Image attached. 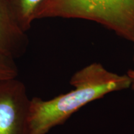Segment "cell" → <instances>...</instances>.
Returning a JSON list of instances; mask_svg holds the SVG:
<instances>
[{
    "instance_id": "obj_4",
    "label": "cell",
    "mask_w": 134,
    "mask_h": 134,
    "mask_svg": "<svg viewBox=\"0 0 134 134\" xmlns=\"http://www.w3.org/2000/svg\"><path fill=\"white\" fill-rule=\"evenodd\" d=\"M26 32L8 0H0V52L14 59L23 56L29 45Z\"/></svg>"
},
{
    "instance_id": "obj_2",
    "label": "cell",
    "mask_w": 134,
    "mask_h": 134,
    "mask_svg": "<svg viewBox=\"0 0 134 134\" xmlns=\"http://www.w3.org/2000/svg\"><path fill=\"white\" fill-rule=\"evenodd\" d=\"M48 18L96 22L134 42V0H44L36 18Z\"/></svg>"
},
{
    "instance_id": "obj_3",
    "label": "cell",
    "mask_w": 134,
    "mask_h": 134,
    "mask_svg": "<svg viewBox=\"0 0 134 134\" xmlns=\"http://www.w3.org/2000/svg\"><path fill=\"white\" fill-rule=\"evenodd\" d=\"M31 100L17 78L0 81V134H27Z\"/></svg>"
},
{
    "instance_id": "obj_7",
    "label": "cell",
    "mask_w": 134,
    "mask_h": 134,
    "mask_svg": "<svg viewBox=\"0 0 134 134\" xmlns=\"http://www.w3.org/2000/svg\"><path fill=\"white\" fill-rule=\"evenodd\" d=\"M127 75L130 77V78L131 79L132 83H131V88L132 90L134 91V70H129L127 71Z\"/></svg>"
},
{
    "instance_id": "obj_8",
    "label": "cell",
    "mask_w": 134,
    "mask_h": 134,
    "mask_svg": "<svg viewBox=\"0 0 134 134\" xmlns=\"http://www.w3.org/2000/svg\"><path fill=\"white\" fill-rule=\"evenodd\" d=\"M134 43V42H133ZM133 63H134V53H133Z\"/></svg>"
},
{
    "instance_id": "obj_5",
    "label": "cell",
    "mask_w": 134,
    "mask_h": 134,
    "mask_svg": "<svg viewBox=\"0 0 134 134\" xmlns=\"http://www.w3.org/2000/svg\"><path fill=\"white\" fill-rule=\"evenodd\" d=\"M21 27L27 32L44 0H8Z\"/></svg>"
},
{
    "instance_id": "obj_6",
    "label": "cell",
    "mask_w": 134,
    "mask_h": 134,
    "mask_svg": "<svg viewBox=\"0 0 134 134\" xmlns=\"http://www.w3.org/2000/svg\"><path fill=\"white\" fill-rule=\"evenodd\" d=\"M18 68L15 59L0 52V80L17 78Z\"/></svg>"
},
{
    "instance_id": "obj_1",
    "label": "cell",
    "mask_w": 134,
    "mask_h": 134,
    "mask_svg": "<svg viewBox=\"0 0 134 134\" xmlns=\"http://www.w3.org/2000/svg\"><path fill=\"white\" fill-rule=\"evenodd\" d=\"M70 83L74 89L68 93L50 100L31 99L27 134L47 133L87 104L112 92L129 88L132 81L127 74L113 73L94 62L76 71Z\"/></svg>"
},
{
    "instance_id": "obj_9",
    "label": "cell",
    "mask_w": 134,
    "mask_h": 134,
    "mask_svg": "<svg viewBox=\"0 0 134 134\" xmlns=\"http://www.w3.org/2000/svg\"><path fill=\"white\" fill-rule=\"evenodd\" d=\"M0 81H1V80H0Z\"/></svg>"
}]
</instances>
